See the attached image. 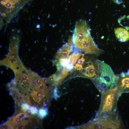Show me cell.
<instances>
[{
	"mask_svg": "<svg viewBox=\"0 0 129 129\" xmlns=\"http://www.w3.org/2000/svg\"><path fill=\"white\" fill-rule=\"evenodd\" d=\"M73 43L72 38H70L67 43L59 50L56 55V58L58 60L68 59L70 54L72 50Z\"/></svg>",
	"mask_w": 129,
	"mask_h": 129,
	"instance_id": "cell-7",
	"label": "cell"
},
{
	"mask_svg": "<svg viewBox=\"0 0 129 129\" xmlns=\"http://www.w3.org/2000/svg\"><path fill=\"white\" fill-rule=\"evenodd\" d=\"M117 87L120 92H129V70L126 72H122L116 75Z\"/></svg>",
	"mask_w": 129,
	"mask_h": 129,
	"instance_id": "cell-6",
	"label": "cell"
},
{
	"mask_svg": "<svg viewBox=\"0 0 129 129\" xmlns=\"http://www.w3.org/2000/svg\"><path fill=\"white\" fill-rule=\"evenodd\" d=\"M48 111L47 108H43L38 111V115L41 119H43L46 117L48 114Z\"/></svg>",
	"mask_w": 129,
	"mask_h": 129,
	"instance_id": "cell-11",
	"label": "cell"
},
{
	"mask_svg": "<svg viewBox=\"0 0 129 129\" xmlns=\"http://www.w3.org/2000/svg\"><path fill=\"white\" fill-rule=\"evenodd\" d=\"M21 116H18L17 115L13 117L12 120H11L12 123L15 126L17 124H20L24 120L23 117Z\"/></svg>",
	"mask_w": 129,
	"mask_h": 129,
	"instance_id": "cell-12",
	"label": "cell"
},
{
	"mask_svg": "<svg viewBox=\"0 0 129 129\" xmlns=\"http://www.w3.org/2000/svg\"><path fill=\"white\" fill-rule=\"evenodd\" d=\"M2 16H4V17H5V14L4 13H3L2 14Z\"/></svg>",
	"mask_w": 129,
	"mask_h": 129,
	"instance_id": "cell-22",
	"label": "cell"
},
{
	"mask_svg": "<svg viewBox=\"0 0 129 129\" xmlns=\"http://www.w3.org/2000/svg\"><path fill=\"white\" fill-rule=\"evenodd\" d=\"M12 97L15 101L19 105L23 101V96L20 93L13 96Z\"/></svg>",
	"mask_w": 129,
	"mask_h": 129,
	"instance_id": "cell-13",
	"label": "cell"
},
{
	"mask_svg": "<svg viewBox=\"0 0 129 129\" xmlns=\"http://www.w3.org/2000/svg\"><path fill=\"white\" fill-rule=\"evenodd\" d=\"M100 75L91 80L99 92L102 93L117 87V77L110 66L103 61H100Z\"/></svg>",
	"mask_w": 129,
	"mask_h": 129,
	"instance_id": "cell-2",
	"label": "cell"
},
{
	"mask_svg": "<svg viewBox=\"0 0 129 129\" xmlns=\"http://www.w3.org/2000/svg\"><path fill=\"white\" fill-rule=\"evenodd\" d=\"M90 31L86 21L81 20L76 22L72 38L74 47L77 50L85 54L99 55L103 51L95 44Z\"/></svg>",
	"mask_w": 129,
	"mask_h": 129,
	"instance_id": "cell-1",
	"label": "cell"
},
{
	"mask_svg": "<svg viewBox=\"0 0 129 129\" xmlns=\"http://www.w3.org/2000/svg\"><path fill=\"white\" fill-rule=\"evenodd\" d=\"M47 94L42 91L35 90H33L31 94L34 100L39 103L41 101H44L46 99L44 97Z\"/></svg>",
	"mask_w": 129,
	"mask_h": 129,
	"instance_id": "cell-9",
	"label": "cell"
},
{
	"mask_svg": "<svg viewBox=\"0 0 129 129\" xmlns=\"http://www.w3.org/2000/svg\"><path fill=\"white\" fill-rule=\"evenodd\" d=\"M43 83L45 84H49V80L48 78H42Z\"/></svg>",
	"mask_w": 129,
	"mask_h": 129,
	"instance_id": "cell-20",
	"label": "cell"
},
{
	"mask_svg": "<svg viewBox=\"0 0 129 129\" xmlns=\"http://www.w3.org/2000/svg\"><path fill=\"white\" fill-rule=\"evenodd\" d=\"M121 119L117 112L104 118H95L93 120L82 125L79 128L83 129H121L123 128Z\"/></svg>",
	"mask_w": 129,
	"mask_h": 129,
	"instance_id": "cell-4",
	"label": "cell"
},
{
	"mask_svg": "<svg viewBox=\"0 0 129 129\" xmlns=\"http://www.w3.org/2000/svg\"><path fill=\"white\" fill-rule=\"evenodd\" d=\"M100 61L98 59H90L85 63V66L79 71L78 76L89 78L91 80L98 77L100 73Z\"/></svg>",
	"mask_w": 129,
	"mask_h": 129,
	"instance_id": "cell-5",
	"label": "cell"
},
{
	"mask_svg": "<svg viewBox=\"0 0 129 129\" xmlns=\"http://www.w3.org/2000/svg\"><path fill=\"white\" fill-rule=\"evenodd\" d=\"M114 32L117 38L121 42H126L129 40V31L123 28L114 29Z\"/></svg>",
	"mask_w": 129,
	"mask_h": 129,
	"instance_id": "cell-8",
	"label": "cell"
},
{
	"mask_svg": "<svg viewBox=\"0 0 129 129\" xmlns=\"http://www.w3.org/2000/svg\"><path fill=\"white\" fill-rule=\"evenodd\" d=\"M82 54L81 53L74 52L69 57L68 59V61L74 64L76 63L77 60L81 56Z\"/></svg>",
	"mask_w": 129,
	"mask_h": 129,
	"instance_id": "cell-10",
	"label": "cell"
},
{
	"mask_svg": "<svg viewBox=\"0 0 129 129\" xmlns=\"http://www.w3.org/2000/svg\"><path fill=\"white\" fill-rule=\"evenodd\" d=\"M21 107L23 113L29 110L31 107L27 103H26V102L24 101H23V102H22L21 104Z\"/></svg>",
	"mask_w": 129,
	"mask_h": 129,
	"instance_id": "cell-15",
	"label": "cell"
},
{
	"mask_svg": "<svg viewBox=\"0 0 129 129\" xmlns=\"http://www.w3.org/2000/svg\"><path fill=\"white\" fill-rule=\"evenodd\" d=\"M114 2L115 3L119 4H120L121 3H122V1H120L119 0H114Z\"/></svg>",
	"mask_w": 129,
	"mask_h": 129,
	"instance_id": "cell-21",
	"label": "cell"
},
{
	"mask_svg": "<svg viewBox=\"0 0 129 129\" xmlns=\"http://www.w3.org/2000/svg\"><path fill=\"white\" fill-rule=\"evenodd\" d=\"M60 72L57 70L56 72L49 76L48 78L49 80V84H51L54 82L59 75Z\"/></svg>",
	"mask_w": 129,
	"mask_h": 129,
	"instance_id": "cell-14",
	"label": "cell"
},
{
	"mask_svg": "<svg viewBox=\"0 0 129 129\" xmlns=\"http://www.w3.org/2000/svg\"><path fill=\"white\" fill-rule=\"evenodd\" d=\"M53 62L56 65L57 70L60 71L62 68V66L59 62L57 60L55 59L53 61Z\"/></svg>",
	"mask_w": 129,
	"mask_h": 129,
	"instance_id": "cell-16",
	"label": "cell"
},
{
	"mask_svg": "<svg viewBox=\"0 0 129 129\" xmlns=\"http://www.w3.org/2000/svg\"><path fill=\"white\" fill-rule=\"evenodd\" d=\"M27 128V125L21 123L16 126L15 129H25Z\"/></svg>",
	"mask_w": 129,
	"mask_h": 129,
	"instance_id": "cell-18",
	"label": "cell"
},
{
	"mask_svg": "<svg viewBox=\"0 0 129 129\" xmlns=\"http://www.w3.org/2000/svg\"><path fill=\"white\" fill-rule=\"evenodd\" d=\"M30 109L31 113L33 115L36 114L38 112L37 108L35 106L31 107Z\"/></svg>",
	"mask_w": 129,
	"mask_h": 129,
	"instance_id": "cell-17",
	"label": "cell"
},
{
	"mask_svg": "<svg viewBox=\"0 0 129 129\" xmlns=\"http://www.w3.org/2000/svg\"><path fill=\"white\" fill-rule=\"evenodd\" d=\"M74 67L75 70L79 71L81 70L83 68L82 64L79 65L77 63L75 64Z\"/></svg>",
	"mask_w": 129,
	"mask_h": 129,
	"instance_id": "cell-19",
	"label": "cell"
},
{
	"mask_svg": "<svg viewBox=\"0 0 129 129\" xmlns=\"http://www.w3.org/2000/svg\"><path fill=\"white\" fill-rule=\"evenodd\" d=\"M121 94L117 87L101 94V102L95 118H104L117 112V103Z\"/></svg>",
	"mask_w": 129,
	"mask_h": 129,
	"instance_id": "cell-3",
	"label": "cell"
},
{
	"mask_svg": "<svg viewBox=\"0 0 129 129\" xmlns=\"http://www.w3.org/2000/svg\"><path fill=\"white\" fill-rule=\"evenodd\" d=\"M39 25H37V28H39Z\"/></svg>",
	"mask_w": 129,
	"mask_h": 129,
	"instance_id": "cell-23",
	"label": "cell"
}]
</instances>
